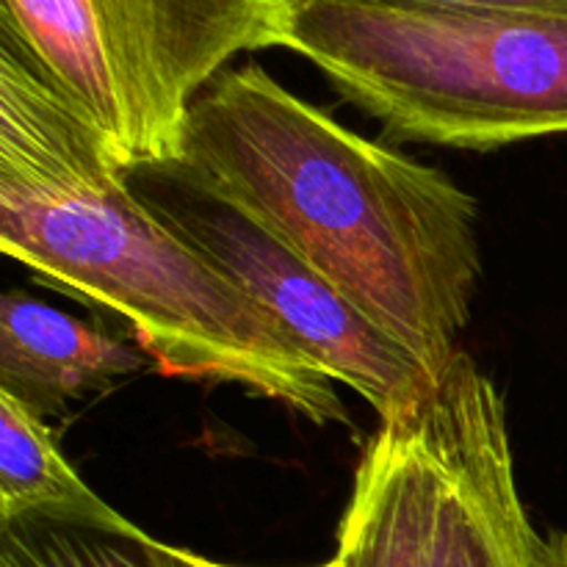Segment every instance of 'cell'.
Segmentation results:
<instances>
[{
    "mask_svg": "<svg viewBox=\"0 0 567 567\" xmlns=\"http://www.w3.org/2000/svg\"><path fill=\"white\" fill-rule=\"evenodd\" d=\"M158 540L20 518L0 524V567H158Z\"/></svg>",
    "mask_w": 567,
    "mask_h": 567,
    "instance_id": "30bf717a",
    "label": "cell"
},
{
    "mask_svg": "<svg viewBox=\"0 0 567 567\" xmlns=\"http://www.w3.org/2000/svg\"><path fill=\"white\" fill-rule=\"evenodd\" d=\"M127 175L133 192L161 221L269 310L380 421L402 419L432 396L437 380L410 349L188 166L175 158L133 166Z\"/></svg>",
    "mask_w": 567,
    "mask_h": 567,
    "instance_id": "5b68a950",
    "label": "cell"
},
{
    "mask_svg": "<svg viewBox=\"0 0 567 567\" xmlns=\"http://www.w3.org/2000/svg\"><path fill=\"white\" fill-rule=\"evenodd\" d=\"M286 48L393 142L498 150L567 133V11L297 0Z\"/></svg>",
    "mask_w": 567,
    "mask_h": 567,
    "instance_id": "3957f363",
    "label": "cell"
},
{
    "mask_svg": "<svg viewBox=\"0 0 567 567\" xmlns=\"http://www.w3.org/2000/svg\"><path fill=\"white\" fill-rule=\"evenodd\" d=\"M0 249L59 291L120 313L164 377L238 385L316 426L352 430L336 380L144 205L97 127L6 42Z\"/></svg>",
    "mask_w": 567,
    "mask_h": 567,
    "instance_id": "6da1fadb",
    "label": "cell"
},
{
    "mask_svg": "<svg viewBox=\"0 0 567 567\" xmlns=\"http://www.w3.org/2000/svg\"><path fill=\"white\" fill-rule=\"evenodd\" d=\"M177 161L441 380L482 277L480 208L446 172L358 136L258 64L194 97Z\"/></svg>",
    "mask_w": 567,
    "mask_h": 567,
    "instance_id": "7a4b0ae2",
    "label": "cell"
},
{
    "mask_svg": "<svg viewBox=\"0 0 567 567\" xmlns=\"http://www.w3.org/2000/svg\"><path fill=\"white\" fill-rule=\"evenodd\" d=\"M543 567H567V535L565 532H554V535L546 537Z\"/></svg>",
    "mask_w": 567,
    "mask_h": 567,
    "instance_id": "4fadbf2b",
    "label": "cell"
},
{
    "mask_svg": "<svg viewBox=\"0 0 567 567\" xmlns=\"http://www.w3.org/2000/svg\"><path fill=\"white\" fill-rule=\"evenodd\" d=\"M430 404L441 474L432 567H543L546 537L518 493L496 382L457 352Z\"/></svg>",
    "mask_w": 567,
    "mask_h": 567,
    "instance_id": "8992f818",
    "label": "cell"
},
{
    "mask_svg": "<svg viewBox=\"0 0 567 567\" xmlns=\"http://www.w3.org/2000/svg\"><path fill=\"white\" fill-rule=\"evenodd\" d=\"M297 0H3L14 48L125 169L181 155L188 105L238 53L286 48Z\"/></svg>",
    "mask_w": 567,
    "mask_h": 567,
    "instance_id": "277c9868",
    "label": "cell"
},
{
    "mask_svg": "<svg viewBox=\"0 0 567 567\" xmlns=\"http://www.w3.org/2000/svg\"><path fill=\"white\" fill-rule=\"evenodd\" d=\"M20 518L142 535L78 476L42 415L0 391V524Z\"/></svg>",
    "mask_w": 567,
    "mask_h": 567,
    "instance_id": "9c48e42d",
    "label": "cell"
},
{
    "mask_svg": "<svg viewBox=\"0 0 567 567\" xmlns=\"http://www.w3.org/2000/svg\"><path fill=\"white\" fill-rule=\"evenodd\" d=\"M155 557H158V567H238V565H225V563H214V559H205L199 554L186 551V548H175V546H166V543H158L155 546ZM313 567H347L343 559L332 557L327 563L313 565Z\"/></svg>",
    "mask_w": 567,
    "mask_h": 567,
    "instance_id": "7c38bea8",
    "label": "cell"
},
{
    "mask_svg": "<svg viewBox=\"0 0 567 567\" xmlns=\"http://www.w3.org/2000/svg\"><path fill=\"white\" fill-rule=\"evenodd\" d=\"M147 352L11 288L0 299V391L37 415L103 391L147 365Z\"/></svg>",
    "mask_w": 567,
    "mask_h": 567,
    "instance_id": "ba28073f",
    "label": "cell"
},
{
    "mask_svg": "<svg viewBox=\"0 0 567 567\" xmlns=\"http://www.w3.org/2000/svg\"><path fill=\"white\" fill-rule=\"evenodd\" d=\"M430 399L382 421L360 457L338 526L347 567H432L441 474Z\"/></svg>",
    "mask_w": 567,
    "mask_h": 567,
    "instance_id": "52a82bcc",
    "label": "cell"
},
{
    "mask_svg": "<svg viewBox=\"0 0 567 567\" xmlns=\"http://www.w3.org/2000/svg\"><path fill=\"white\" fill-rule=\"evenodd\" d=\"M332 3L371 6V9L399 11H567V0H332Z\"/></svg>",
    "mask_w": 567,
    "mask_h": 567,
    "instance_id": "8fae6325",
    "label": "cell"
}]
</instances>
